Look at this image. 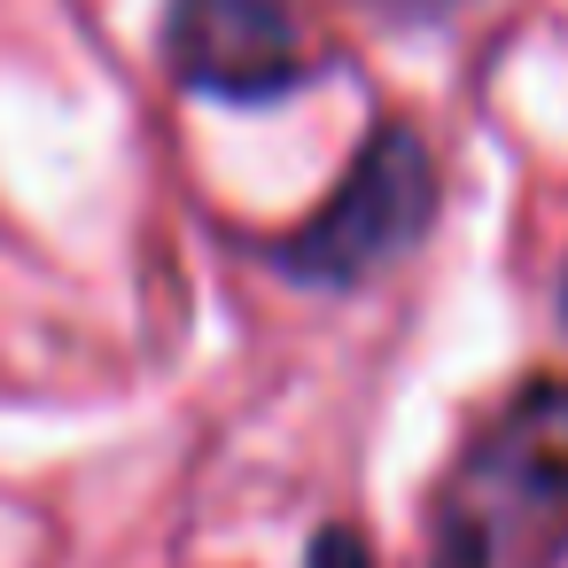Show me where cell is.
Returning a JSON list of instances; mask_svg holds the SVG:
<instances>
[{"label":"cell","instance_id":"1","mask_svg":"<svg viewBox=\"0 0 568 568\" xmlns=\"http://www.w3.org/2000/svg\"><path fill=\"white\" fill-rule=\"evenodd\" d=\"M436 211V172H428V149L405 133V125H382L358 164L343 172V187L312 211V226L288 234L281 265L296 281H320V288H343V281H366L374 265L405 257L420 242Z\"/></svg>","mask_w":568,"mask_h":568},{"label":"cell","instance_id":"2","mask_svg":"<svg viewBox=\"0 0 568 568\" xmlns=\"http://www.w3.org/2000/svg\"><path fill=\"white\" fill-rule=\"evenodd\" d=\"M172 79L211 102H273L304 79V24L281 0H172Z\"/></svg>","mask_w":568,"mask_h":568},{"label":"cell","instance_id":"3","mask_svg":"<svg viewBox=\"0 0 568 568\" xmlns=\"http://www.w3.org/2000/svg\"><path fill=\"white\" fill-rule=\"evenodd\" d=\"M312 568H374V560H366V545L351 529H320L312 537Z\"/></svg>","mask_w":568,"mask_h":568},{"label":"cell","instance_id":"4","mask_svg":"<svg viewBox=\"0 0 568 568\" xmlns=\"http://www.w3.org/2000/svg\"><path fill=\"white\" fill-rule=\"evenodd\" d=\"M560 304H568V288H560Z\"/></svg>","mask_w":568,"mask_h":568}]
</instances>
